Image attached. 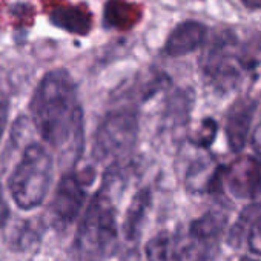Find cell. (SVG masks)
<instances>
[{
  "mask_svg": "<svg viewBox=\"0 0 261 261\" xmlns=\"http://www.w3.org/2000/svg\"><path fill=\"white\" fill-rule=\"evenodd\" d=\"M31 117L40 137L59 151L80 154L83 145V112L75 83L66 69L49 71L31 100Z\"/></svg>",
  "mask_w": 261,
  "mask_h": 261,
  "instance_id": "cell-1",
  "label": "cell"
},
{
  "mask_svg": "<svg viewBox=\"0 0 261 261\" xmlns=\"http://www.w3.org/2000/svg\"><path fill=\"white\" fill-rule=\"evenodd\" d=\"M53 159L48 151L33 143L30 145L10 177V192L16 204L23 211L39 207L51 186Z\"/></svg>",
  "mask_w": 261,
  "mask_h": 261,
  "instance_id": "cell-2",
  "label": "cell"
},
{
  "mask_svg": "<svg viewBox=\"0 0 261 261\" xmlns=\"http://www.w3.org/2000/svg\"><path fill=\"white\" fill-rule=\"evenodd\" d=\"M75 241L80 252L100 259L115 252L118 243L115 211L105 188L91 200L80 221Z\"/></svg>",
  "mask_w": 261,
  "mask_h": 261,
  "instance_id": "cell-3",
  "label": "cell"
},
{
  "mask_svg": "<svg viewBox=\"0 0 261 261\" xmlns=\"http://www.w3.org/2000/svg\"><path fill=\"white\" fill-rule=\"evenodd\" d=\"M139 139V118L133 111H117L108 114L100 123L94 154L98 160L117 162L134 149Z\"/></svg>",
  "mask_w": 261,
  "mask_h": 261,
  "instance_id": "cell-4",
  "label": "cell"
},
{
  "mask_svg": "<svg viewBox=\"0 0 261 261\" xmlns=\"http://www.w3.org/2000/svg\"><path fill=\"white\" fill-rule=\"evenodd\" d=\"M235 36L230 31H224L215 37L201 59V69L204 75L223 91H229L238 83L240 65L246 69H252L255 65L253 60H244L235 56Z\"/></svg>",
  "mask_w": 261,
  "mask_h": 261,
  "instance_id": "cell-5",
  "label": "cell"
},
{
  "mask_svg": "<svg viewBox=\"0 0 261 261\" xmlns=\"http://www.w3.org/2000/svg\"><path fill=\"white\" fill-rule=\"evenodd\" d=\"M91 181L77 172L62 177L51 201V217L57 227L66 229L77 220L86 201V186Z\"/></svg>",
  "mask_w": 261,
  "mask_h": 261,
  "instance_id": "cell-6",
  "label": "cell"
},
{
  "mask_svg": "<svg viewBox=\"0 0 261 261\" xmlns=\"http://www.w3.org/2000/svg\"><path fill=\"white\" fill-rule=\"evenodd\" d=\"M224 183L238 198H255L261 194V162L252 157L235 160L226 166Z\"/></svg>",
  "mask_w": 261,
  "mask_h": 261,
  "instance_id": "cell-7",
  "label": "cell"
},
{
  "mask_svg": "<svg viewBox=\"0 0 261 261\" xmlns=\"http://www.w3.org/2000/svg\"><path fill=\"white\" fill-rule=\"evenodd\" d=\"M255 109H256L255 100L240 98L227 111L226 136H227L229 146L233 152H240L244 149V145L249 136V129L255 115Z\"/></svg>",
  "mask_w": 261,
  "mask_h": 261,
  "instance_id": "cell-8",
  "label": "cell"
},
{
  "mask_svg": "<svg viewBox=\"0 0 261 261\" xmlns=\"http://www.w3.org/2000/svg\"><path fill=\"white\" fill-rule=\"evenodd\" d=\"M206 27L195 20H188L174 28L165 43V53L171 57H181L198 49L206 40Z\"/></svg>",
  "mask_w": 261,
  "mask_h": 261,
  "instance_id": "cell-9",
  "label": "cell"
},
{
  "mask_svg": "<svg viewBox=\"0 0 261 261\" xmlns=\"http://www.w3.org/2000/svg\"><path fill=\"white\" fill-rule=\"evenodd\" d=\"M51 22L57 28H62L72 34H86L91 30L92 17L89 11L82 7H60L51 13Z\"/></svg>",
  "mask_w": 261,
  "mask_h": 261,
  "instance_id": "cell-10",
  "label": "cell"
},
{
  "mask_svg": "<svg viewBox=\"0 0 261 261\" xmlns=\"http://www.w3.org/2000/svg\"><path fill=\"white\" fill-rule=\"evenodd\" d=\"M140 19L139 8L124 0H109L105 7L103 22L108 28L115 30H129L133 28Z\"/></svg>",
  "mask_w": 261,
  "mask_h": 261,
  "instance_id": "cell-11",
  "label": "cell"
},
{
  "mask_svg": "<svg viewBox=\"0 0 261 261\" xmlns=\"http://www.w3.org/2000/svg\"><path fill=\"white\" fill-rule=\"evenodd\" d=\"M151 206V191L142 189L130 201L124 221H123V232L127 240H136L140 233V227L145 221L146 212Z\"/></svg>",
  "mask_w": 261,
  "mask_h": 261,
  "instance_id": "cell-12",
  "label": "cell"
},
{
  "mask_svg": "<svg viewBox=\"0 0 261 261\" xmlns=\"http://www.w3.org/2000/svg\"><path fill=\"white\" fill-rule=\"evenodd\" d=\"M226 223H227L226 214H223L220 211H211L191 223L189 235L197 237L200 240L215 243V240L223 233Z\"/></svg>",
  "mask_w": 261,
  "mask_h": 261,
  "instance_id": "cell-13",
  "label": "cell"
},
{
  "mask_svg": "<svg viewBox=\"0 0 261 261\" xmlns=\"http://www.w3.org/2000/svg\"><path fill=\"white\" fill-rule=\"evenodd\" d=\"M148 261H177L175 237L169 233H159L146 244Z\"/></svg>",
  "mask_w": 261,
  "mask_h": 261,
  "instance_id": "cell-14",
  "label": "cell"
},
{
  "mask_svg": "<svg viewBox=\"0 0 261 261\" xmlns=\"http://www.w3.org/2000/svg\"><path fill=\"white\" fill-rule=\"evenodd\" d=\"M218 124L214 118H204L200 124V129L197 130V134L194 137V145L198 148H209L215 137H217Z\"/></svg>",
  "mask_w": 261,
  "mask_h": 261,
  "instance_id": "cell-15",
  "label": "cell"
},
{
  "mask_svg": "<svg viewBox=\"0 0 261 261\" xmlns=\"http://www.w3.org/2000/svg\"><path fill=\"white\" fill-rule=\"evenodd\" d=\"M246 241L250 252L261 255V217L258 215L246 232Z\"/></svg>",
  "mask_w": 261,
  "mask_h": 261,
  "instance_id": "cell-16",
  "label": "cell"
},
{
  "mask_svg": "<svg viewBox=\"0 0 261 261\" xmlns=\"http://www.w3.org/2000/svg\"><path fill=\"white\" fill-rule=\"evenodd\" d=\"M8 112H10L8 98L0 97V139H2V136H4L5 124H7V120H8Z\"/></svg>",
  "mask_w": 261,
  "mask_h": 261,
  "instance_id": "cell-17",
  "label": "cell"
},
{
  "mask_svg": "<svg viewBox=\"0 0 261 261\" xmlns=\"http://www.w3.org/2000/svg\"><path fill=\"white\" fill-rule=\"evenodd\" d=\"M8 218H10V207H8V203L5 200L2 185H0V229L5 227Z\"/></svg>",
  "mask_w": 261,
  "mask_h": 261,
  "instance_id": "cell-18",
  "label": "cell"
},
{
  "mask_svg": "<svg viewBox=\"0 0 261 261\" xmlns=\"http://www.w3.org/2000/svg\"><path fill=\"white\" fill-rule=\"evenodd\" d=\"M252 148L258 155H261V123L255 127L253 136H252Z\"/></svg>",
  "mask_w": 261,
  "mask_h": 261,
  "instance_id": "cell-19",
  "label": "cell"
},
{
  "mask_svg": "<svg viewBox=\"0 0 261 261\" xmlns=\"http://www.w3.org/2000/svg\"><path fill=\"white\" fill-rule=\"evenodd\" d=\"M241 4L249 10H261V0H241Z\"/></svg>",
  "mask_w": 261,
  "mask_h": 261,
  "instance_id": "cell-20",
  "label": "cell"
},
{
  "mask_svg": "<svg viewBox=\"0 0 261 261\" xmlns=\"http://www.w3.org/2000/svg\"><path fill=\"white\" fill-rule=\"evenodd\" d=\"M240 261H256V259H252V258H249V256H244V258H241Z\"/></svg>",
  "mask_w": 261,
  "mask_h": 261,
  "instance_id": "cell-21",
  "label": "cell"
}]
</instances>
